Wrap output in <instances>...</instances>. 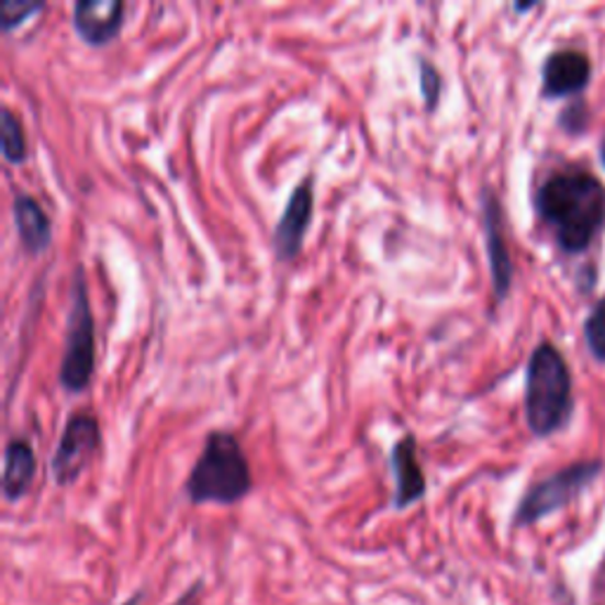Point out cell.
I'll return each instance as SVG.
<instances>
[{"instance_id":"17","label":"cell","mask_w":605,"mask_h":605,"mask_svg":"<svg viewBox=\"0 0 605 605\" xmlns=\"http://www.w3.org/2000/svg\"><path fill=\"white\" fill-rule=\"evenodd\" d=\"M41 10H43L41 3H18V0H5L3 10H0L3 31H14L20 24H24L31 14H38Z\"/></svg>"},{"instance_id":"6","label":"cell","mask_w":605,"mask_h":605,"mask_svg":"<svg viewBox=\"0 0 605 605\" xmlns=\"http://www.w3.org/2000/svg\"><path fill=\"white\" fill-rule=\"evenodd\" d=\"M100 442L102 430L98 416H92L88 412L71 414L51 459V473L55 483L71 485L74 480L83 473L90 459L96 457Z\"/></svg>"},{"instance_id":"14","label":"cell","mask_w":605,"mask_h":605,"mask_svg":"<svg viewBox=\"0 0 605 605\" xmlns=\"http://www.w3.org/2000/svg\"><path fill=\"white\" fill-rule=\"evenodd\" d=\"M0 145H3V157L8 164H24L29 145L20 116L14 114L10 107H3V114H0Z\"/></svg>"},{"instance_id":"20","label":"cell","mask_w":605,"mask_h":605,"mask_svg":"<svg viewBox=\"0 0 605 605\" xmlns=\"http://www.w3.org/2000/svg\"><path fill=\"white\" fill-rule=\"evenodd\" d=\"M598 578H605V565H603V570H601V575Z\"/></svg>"},{"instance_id":"1","label":"cell","mask_w":605,"mask_h":605,"mask_svg":"<svg viewBox=\"0 0 605 605\" xmlns=\"http://www.w3.org/2000/svg\"><path fill=\"white\" fill-rule=\"evenodd\" d=\"M537 211L558 246L568 254H580L592 244L605 221L603 184L582 168L558 170L537 192Z\"/></svg>"},{"instance_id":"13","label":"cell","mask_w":605,"mask_h":605,"mask_svg":"<svg viewBox=\"0 0 605 605\" xmlns=\"http://www.w3.org/2000/svg\"><path fill=\"white\" fill-rule=\"evenodd\" d=\"M36 475L34 447L24 438H12L3 455V494L8 502H18L29 492Z\"/></svg>"},{"instance_id":"5","label":"cell","mask_w":605,"mask_h":605,"mask_svg":"<svg viewBox=\"0 0 605 605\" xmlns=\"http://www.w3.org/2000/svg\"><path fill=\"white\" fill-rule=\"evenodd\" d=\"M601 471V461H582L572 463V467L553 473L551 478L541 480V483L533 485L523 496L516 511V525H533L545 516L553 514V511L563 508L568 502L592 483V480Z\"/></svg>"},{"instance_id":"2","label":"cell","mask_w":605,"mask_h":605,"mask_svg":"<svg viewBox=\"0 0 605 605\" xmlns=\"http://www.w3.org/2000/svg\"><path fill=\"white\" fill-rule=\"evenodd\" d=\"M254 488V473L242 442L229 430H211L184 480L192 504H237Z\"/></svg>"},{"instance_id":"12","label":"cell","mask_w":605,"mask_h":605,"mask_svg":"<svg viewBox=\"0 0 605 605\" xmlns=\"http://www.w3.org/2000/svg\"><path fill=\"white\" fill-rule=\"evenodd\" d=\"M12 221L14 227H18V237L26 254L38 256L43 251H48V246L53 244V221L36 197H31L26 192L14 194Z\"/></svg>"},{"instance_id":"19","label":"cell","mask_w":605,"mask_h":605,"mask_svg":"<svg viewBox=\"0 0 605 605\" xmlns=\"http://www.w3.org/2000/svg\"><path fill=\"white\" fill-rule=\"evenodd\" d=\"M601 159H603V164H605V139H603V145H601Z\"/></svg>"},{"instance_id":"9","label":"cell","mask_w":605,"mask_h":605,"mask_svg":"<svg viewBox=\"0 0 605 605\" xmlns=\"http://www.w3.org/2000/svg\"><path fill=\"white\" fill-rule=\"evenodd\" d=\"M123 22H126V5L121 0H81L74 5V31L92 48L116 41Z\"/></svg>"},{"instance_id":"11","label":"cell","mask_w":605,"mask_h":605,"mask_svg":"<svg viewBox=\"0 0 605 605\" xmlns=\"http://www.w3.org/2000/svg\"><path fill=\"white\" fill-rule=\"evenodd\" d=\"M592 74V65L584 53L558 51L551 53L541 69V92L547 98H563L580 92Z\"/></svg>"},{"instance_id":"15","label":"cell","mask_w":605,"mask_h":605,"mask_svg":"<svg viewBox=\"0 0 605 605\" xmlns=\"http://www.w3.org/2000/svg\"><path fill=\"white\" fill-rule=\"evenodd\" d=\"M418 83H422V96L428 112H436L442 96V74L428 57H418Z\"/></svg>"},{"instance_id":"3","label":"cell","mask_w":605,"mask_h":605,"mask_svg":"<svg viewBox=\"0 0 605 605\" xmlns=\"http://www.w3.org/2000/svg\"><path fill=\"white\" fill-rule=\"evenodd\" d=\"M572 407L570 371L551 344H539L527 362L525 416L535 436L545 438L563 426Z\"/></svg>"},{"instance_id":"8","label":"cell","mask_w":605,"mask_h":605,"mask_svg":"<svg viewBox=\"0 0 605 605\" xmlns=\"http://www.w3.org/2000/svg\"><path fill=\"white\" fill-rule=\"evenodd\" d=\"M480 204H483V232H485V246L490 258L494 299L504 301L508 296L511 279H514V266H511V256H508L506 237H504V213H502L500 199H496L492 190H483Z\"/></svg>"},{"instance_id":"10","label":"cell","mask_w":605,"mask_h":605,"mask_svg":"<svg viewBox=\"0 0 605 605\" xmlns=\"http://www.w3.org/2000/svg\"><path fill=\"white\" fill-rule=\"evenodd\" d=\"M391 469L395 475V506L407 508L424 500L426 475L418 461V445L412 433H405L391 449Z\"/></svg>"},{"instance_id":"18","label":"cell","mask_w":605,"mask_h":605,"mask_svg":"<svg viewBox=\"0 0 605 605\" xmlns=\"http://www.w3.org/2000/svg\"><path fill=\"white\" fill-rule=\"evenodd\" d=\"M194 603V592H190V594H184L176 605H192Z\"/></svg>"},{"instance_id":"16","label":"cell","mask_w":605,"mask_h":605,"mask_svg":"<svg viewBox=\"0 0 605 605\" xmlns=\"http://www.w3.org/2000/svg\"><path fill=\"white\" fill-rule=\"evenodd\" d=\"M586 344L598 360L605 362V301H601L584 324Z\"/></svg>"},{"instance_id":"4","label":"cell","mask_w":605,"mask_h":605,"mask_svg":"<svg viewBox=\"0 0 605 605\" xmlns=\"http://www.w3.org/2000/svg\"><path fill=\"white\" fill-rule=\"evenodd\" d=\"M92 374H96V317H92L88 299L86 270L83 266H76L69 291L65 352H61L57 381L61 391L76 395L90 385Z\"/></svg>"},{"instance_id":"7","label":"cell","mask_w":605,"mask_h":605,"mask_svg":"<svg viewBox=\"0 0 605 605\" xmlns=\"http://www.w3.org/2000/svg\"><path fill=\"white\" fill-rule=\"evenodd\" d=\"M315 213V182L313 176H305L296 188L291 190L287 206L279 215L272 232V248L279 262L296 260L303 251L307 227Z\"/></svg>"}]
</instances>
